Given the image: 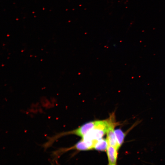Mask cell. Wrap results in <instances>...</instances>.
<instances>
[{
  "label": "cell",
  "mask_w": 165,
  "mask_h": 165,
  "mask_svg": "<svg viewBox=\"0 0 165 165\" xmlns=\"http://www.w3.org/2000/svg\"><path fill=\"white\" fill-rule=\"evenodd\" d=\"M115 126L111 127L107 132L106 140L108 144L115 147L118 150L120 148L118 144L114 130Z\"/></svg>",
  "instance_id": "6da1fadb"
},
{
  "label": "cell",
  "mask_w": 165,
  "mask_h": 165,
  "mask_svg": "<svg viewBox=\"0 0 165 165\" xmlns=\"http://www.w3.org/2000/svg\"><path fill=\"white\" fill-rule=\"evenodd\" d=\"M118 151L115 147L108 144L106 151L108 165H115L116 164Z\"/></svg>",
  "instance_id": "7a4b0ae2"
},
{
  "label": "cell",
  "mask_w": 165,
  "mask_h": 165,
  "mask_svg": "<svg viewBox=\"0 0 165 165\" xmlns=\"http://www.w3.org/2000/svg\"><path fill=\"white\" fill-rule=\"evenodd\" d=\"M108 146V143L106 139L101 138L96 143L94 148L100 151H106Z\"/></svg>",
  "instance_id": "3957f363"
},
{
  "label": "cell",
  "mask_w": 165,
  "mask_h": 165,
  "mask_svg": "<svg viewBox=\"0 0 165 165\" xmlns=\"http://www.w3.org/2000/svg\"><path fill=\"white\" fill-rule=\"evenodd\" d=\"M115 132L118 143L120 147L123 142L126 135L120 129L115 130Z\"/></svg>",
  "instance_id": "277c9868"
}]
</instances>
